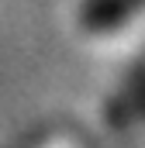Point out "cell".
Instances as JSON below:
<instances>
[{
  "instance_id": "6da1fadb",
  "label": "cell",
  "mask_w": 145,
  "mask_h": 148,
  "mask_svg": "<svg viewBox=\"0 0 145 148\" xmlns=\"http://www.w3.org/2000/svg\"><path fill=\"white\" fill-rule=\"evenodd\" d=\"M142 3L145 0H93L90 10H86V17H90L93 24H104V21H117V17H124V14L138 10Z\"/></svg>"
}]
</instances>
